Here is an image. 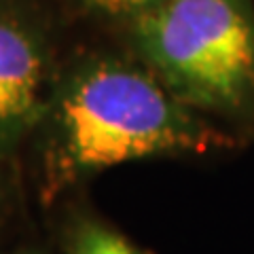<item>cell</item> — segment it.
Listing matches in <instances>:
<instances>
[{"label": "cell", "mask_w": 254, "mask_h": 254, "mask_svg": "<svg viewBox=\"0 0 254 254\" xmlns=\"http://www.w3.org/2000/svg\"><path fill=\"white\" fill-rule=\"evenodd\" d=\"M231 146L157 74L119 60L89 64L62 93L58 153L66 172H98L136 159Z\"/></svg>", "instance_id": "1"}, {"label": "cell", "mask_w": 254, "mask_h": 254, "mask_svg": "<svg viewBox=\"0 0 254 254\" xmlns=\"http://www.w3.org/2000/svg\"><path fill=\"white\" fill-rule=\"evenodd\" d=\"M133 43L190 108L240 113L254 102L250 0H163L131 19Z\"/></svg>", "instance_id": "2"}, {"label": "cell", "mask_w": 254, "mask_h": 254, "mask_svg": "<svg viewBox=\"0 0 254 254\" xmlns=\"http://www.w3.org/2000/svg\"><path fill=\"white\" fill-rule=\"evenodd\" d=\"M45 87V58L21 23L0 17V144L28 129L38 117Z\"/></svg>", "instance_id": "3"}, {"label": "cell", "mask_w": 254, "mask_h": 254, "mask_svg": "<svg viewBox=\"0 0 254 254\" xmlns=\"http://www.w3.org/2000/svg\"><path fill=\"white\" fill-rule=\"evenodd\" d=\"M89 9L110 15V17H129L133 19L136 15L153 9L163 0H83Z\"/></svg>", "instance_id": "5"}, {"label": "cell", "mask_w": 254, "mask_h": 254, "mask_svg": "<svg viewBox=\"0 0 254 254\" xmlns=\"http://www.w3.org/2000/svg\"><path fill=\"white\" fill-rule=\"evenodd\" d=\"M70 254H142L131 242H127L121 233L113 231L104 225H83L76 231Z\"/></svg>", "instance_id": "4"}]
</instances>
